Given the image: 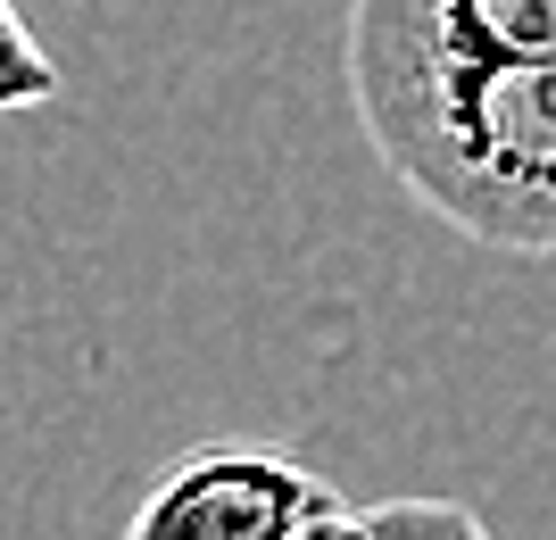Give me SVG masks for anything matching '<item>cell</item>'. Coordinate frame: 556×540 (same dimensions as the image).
Here are the masks:
<instances>
[{
  "label": "cell",
  "mask_w": 556,
  "mask_h": 540,
  "mask_svg": "<svg viewBox=\"0 0 556 540\" xmlns=\"http://www.w3.org/2000/svg\"><path fill=\"white\" fill-rule=\"evenodd\" d=\"M67 92V75L34 42V25H25L17 0H0V117H17V109H50V100Z\"/></svg>",
  "instance_id": "277c9868"
},
{
  "label": "cell",
  "mask_w": 556,
  "mask_h": 540,
  "mask_svg": "<svg viewBox=\"0 0 556 540\" xmlns=\"http://www.w3.org/2000/svg\"><path fill=\"white\" fill-rule=\"evenodd\" d=\"M291 540H366V507H349V499H332L325 516H307Z\"/></svg>",
  "instance_id": "8992f818"
},
{
  "label": "cell",
  "mask_w": 556,
  "mask_h": 540,
  "mask_svg": "<svg viewBox=\"0 0 556 540\" xmlns=\"http://www.w3.org/2000/svg\"><path fill=\"white\" fill-rule=\"evenodd\" d=\"M374 159L448 234L556 259V67L341 59Z\"/></svg>",
  "instance_id": "6da1fadb"
},
{
  "label": "cell",
  "mask_w": 556,
  "mask_h": 540,
  "mask_svg": "<svg viewBox=\"0 0 556 540\" xmlns=\"http://www.w3.org/2000/svg\"><path fill=\"white\" fill-rule=\"evenodd\" d=\"M341 59L556 67V0H349Z\"/></svg>",
  "instance_id": "3957f363"
},
{
  "label": "cell",
  "mask_w": 556,
  "mask_h": 540,
  "mask_svg": "<svg viewBox=\"0 0 556 540\" xmlns=\"http://www.w3.org/2000/svg\"><path fill=\"white\" fill-rule=\"evenodd\" d=\"M332 482L307 474L266 441H216L191 449L159 491L134 507L125 540H291L307 516L332 507Z\"/></svg>",
  "instance_id": "7a4b0ae2"
},
{
  "label": "cell",
  "mask_w": 556,
  "mask_h": 540,
  "mask_svg": "<svg viewBox=\"0 0 556 540\" xmlns=\"http://www.w3.org/2000/svg\"><path fill=\"white\" fill-rule=\"evenodd\" d=\"M366 540H498L465 499H382L366 507Z\"/></svg>",
  "instance_id": "5b68a950"
}]
</instances>
